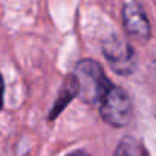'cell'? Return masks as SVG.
Here are the masks:
<instances>
[{
	"mask_svg": "<svg viewBox=\"0 0 156 156\" xmlns=\"http://www.w3.org/2000/svg\"><path fill=\"white\" fill-rule=\"evenodd\" d=\"M78 83V97H81L83 101L90 104H98L103 94L112 83L106 76L100 63L86 58L78 61L75 66V72H72Z\"/></svg>",
	"mask_w": 156,
	"mask_h": 156,
	"instance_id": "cell-1",
	"label": "cell"
},
{
	"mask_svg": "<svg viewBox=\"0 0 156 156\" xmlns=\"http://www.w3.org/2000/svg\"><path fill=\"white\" fill-rule=\"evenodd\" d=\"M3 94H5V84H3V76L0 75V110L3 107Z\"/></svg>",
	"mask_w": 156,
	"mask_h": 156,
	"instance_id": "cell-7",
	"label": "cell"
},
{
	"mask_svg": "<svg viewBox=\"0 0 156 156\" xmlns=\"http://www.w3.org/2000/svg\"><path fill=\"white\" fill-rule=\"evenodd\" d=\"M98 107L101 118L113 127H126L132 121V100L122 87H118L113 83H110L106 92L103 94L101 100L98 101Z\"/></svg>",
	"mask_w": 156,
	"mask_h": 156,
	"instance_id": "cell-2",
	"label": "cell"
},
{
	"mask_svg": "<svg viewBox=\"0 0 156 156\" xmlns=\"http://www.w3.org/2000/svg\"><path fill=\"white\" fill-rule=\"evenodd\" d=\"M75 97H78V83H76L75 75L70 73L69 76H66V80L63 83V87H61V90L58 94V98H57L55 104L52 106L49 119H55Z\"/></svg>",
	"mask_w": 156,
	"mask_h": 156,
	"instance_id": "cell-5",
	"label": "cell"
},
{
	"mask_svg": "<svg viewBox=\"0 0 156 156\" xmlns=\"http://www.w3.org/2000/svg\"><path fill=\"white\" fill-rule=\"evenodd\" d=\"M67 156H89L86 151H81V150H78V151H73V153H69Z\"/></svg>",
	"mask_w": 156,
	"mask_h": 156,
	"instance_id": "cell-8",
	"label": "cell"
},
{
	"mask_svg": "<svg viewBox=\"0 0 156 156\" xmlns=\"http://www.w3.org/2000/svg\"><path fill=\"white\" fill-rule=\"evenodd\" d=\"M121 19L127 35L139 41H147L150 38L151 26L144 8L138 2H127L121 9Z\"/></svg>",
	"mask_w": 156,
	"mask_h": 156,
	"instance_id": "cell-4",
	"label": "cell"
},
{
	"mask_svg": "<svg viewBox=\"0 0 156 156\" xmlns=\"http://www.w3.org/2000/svg\"><path fill=\"white\" fill-rule=\"evenodd\" d=\"M103 54L109 61L110 67L119 75H130L136 66V55L132 44L113 34L103 41Z\"/></svg>",
	"mask_w": 156,
	"mask_h": 156,
	"instance_id": "cell-3",
	"label": "cell"
},
{
	"mask_svg": "<svg viewBox=\"0 0 156 156\" xmlns=\"http://www.w3.org/2000/svg\"><path fill=\"white\" fill-rule=\"evenodd\" d=\"M113 156H150V153L139 139L126 136L118 142Z\"/></svg>",
	"mask_w": 156,
	"mask_h": 156,
	"instance_id": "cell-6",
	"label": "cell"
}]
</instances>
